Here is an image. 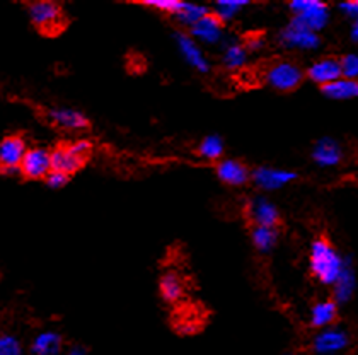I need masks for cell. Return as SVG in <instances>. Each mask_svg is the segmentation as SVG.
<instances>
[{"label": "cell", "instance_id": "obj_1", "mask_svg": "<svg viewBox=\"0 0 358 355\" xmlns=\"http://www.w3.org/2000/svg\"><path fill=\"white\" fill-rule=\"evenodd\" d=\"M310 272L324 286H333L343 268L345 260L326 237H317L310 246Z\"/></svg>", "mask_w": 358, "mask_h": 355}, {"label": "cell", "instance_id": "obj_2", "mask_svg": "<svg viewBox=\"0 0 358 355\" xmlns=\"http://www.w3.org/2000/svg\"><path fill=\"white\" fill-rule=\"evenodd\" d=\"M28 14L33 26L45 36H57L67 26L69 19L60 4L41 0L28 4Z\"/></svg>", "mask_w": 358, "mask_h": 355}, {"label": "cell", "instance_id": "obj_3", "mask_svg": "<svg viewBox=\"0 0 358 355\" xmlns=\"http://www.w3.org/2000/svg\"><path fill=\"white\" fill-rule=\"evenodd\" d=\"M303 81V72L290 60H280L266 69V82L280 92L295 91Z\"/></svg>", "mask_w": 358, "mask_h": 355}, {"label": "cell", "instance_id": "obj_4", "mask_svg": "<svg viewBox=\"0 0 358 355\" xmlns=\"http://www.w3.org/2000/svg\"><path fill=\"white\" fill-rule=\"evenodd\" d=\"M28 146L24 137L10 134L0 140V174L3 176H15L19 173V164L24 158Z\"/></svg>", "mask_w": 358, "mask_h": 355}, {"label": "cell", "instance_id": "obj_5", "mask_svg": "<svg viewBox=\"0 0 358 355\" xmlns=\"http://www.w3.org/2000/svg\"><path fill=\"white\" fill-rule=\"evenodd\" d=\"M289 7L294 18L301 19L303 25L309 27L310 31H314V33L324 29L329 21L328 6L317 2V0H295Z\"/></svg>", "mask_w": 358, "mask_h": 355}, {"label": "cell", "instance_id": "obj_6", "mask_svg": "<svg viewBox=\"0 0 358 355\" xmlns=\"http://www.w3.org/2000/svg\"><path fill=\"white\" fill-rule=\"evenodd\" d=\"M280 43L287 48L316 50L321 45V38L317 33H314L303 25L301 19L292 18L285 29L280 33Z\"/></svg>", "mask_w": 358, "mask_h": 355}, {"label": "cell", "instance_id": "obj_7", "mask_svg": "<svg viewBox=\"0 0 358 355\" xmlns=\"http://www.w3.org/2000/svg\"><path fill=\"white\" fill-rule=\"evenodd\" d=\"M52 171L50 166V151L45 147H31L26 151L24 158L19 164V173L22 178L36 181V179H45L46 174Z\"/></svg>", "mask_w": 358, "mask_h": 355}, {"label": "cell", "instance_id": "obj_8", "mask_svg": "<svg viewBox=\"0 0 358 355\" xmlns=\"http://www.w3.org/2000/svg\"><path fill=\"white\" fill-rule=\"evenodd\" d=\"M248 217L255 225L276 228L280 224V212L268 198L255 197L248 202Z\"/></svg>", "mask_w": 358, "mask_h": 355}, {"label": "cell", "instance_id": "obj_9", "mask_svg": "<svg viewBox=\"0 0 358 355\" xmlns=\"http://www.w3.org/2000/svg\"><path fill=\"white\" fill-rule=\"evenodd\" d=\"M297 173L289 169H273V167H258L251 173V179L262 190H278L297 179Z\"/></svg>", "mask_w": 358, "mask_h": 355}, {"label": "cell", "instance_id": "obj_10", "mask_svg": "<svg viewBox=\"0 0 358 355\" xmlns=\"http://www.w3.org/2000/svg\"><path fill=\"white\" fill-rule=\"evenodd\" d=\"M307 77L319 85H326V84H331V82L338 81L341 77L340 58L336 57L319 58V60L314 62V64L307 69Z\"/></svg>", "mask_w": 358, "mask_h": 355}, {"label": "cell", "instance_id": "obj_11", "mask_svg": "<svg viewBox=\"0 0 358 355\" xmlns=\"http://www.w3.org/2000/svg\"><path fill=\"white\" fill-rule=\"evenodd\" d=\"M217 178L229 186H243L251 179V171L237 159H224L217 164Z\"/></svg>", "mask_w": 358, "mask_h": 355}, {"label": "cell", "instance_id": "obj_12", "mask_svg": "<svg viewBox=\"0 0 358 355\" xmlns=\"http://www.w3.org/2000/svg\"><path fill=\"white\" fill-rule=\"evenodd\" d=\"M189 36L193 40L203 41V43H217L220 41L222 34H224V22L217 18L215 14L210 11V13L201 18L196 25L189 27Z\"/></svg>", "mask_w": 358, "mask_h": 355}, {"label": "cell", "instance_id": "obj_13", "mask_svg": "<svg viewBox=\"0 0 358 355\" xmlns=\"http://www.w3.org/2000/svg\"><path fill=\"white\" fill-rule=\"evenodd\" d=\"M85 162H87L85 159L77 158V155H73L69 151L67 144L50 151V166H52V171H58V173H64L67 176H72L77 171L83 169Z\"/></svg>", "mask_w": 358, "mask_h": 355}, {"label": "cell", "instance_id": "obj_14", "mask_svg": "<svg viewBox=\"0 0 358 355\" xmlns=\"http://www.w3.org/2000/svg\"><path fill=\"white\" fill-rule=\"evenodd\" d=\"M50 120L53 125L64 128V130L70 132H79L89 128V120L84 113L77 111L72 108H53L48 111Z\"/></svg>", "mask_w": 358, "mask_h": 355}, {"label": "cell", "instance_id": "obj_15", "mask_svg": "<svg viewBox=\"0 0 358 355\" xmlns=\"http://www.w3.org/2000/svg\"><path fill=\"white\" fill-rule=\"evenodd\" d=\"M350 343L348 333L338 328H326L324 331L314 338V352L317 354H334L343 350Z\"/></svg>", "mask_w": 358, "mask_h": 355}, {"label": "cell", "instance_id": "obj_16", "mask_svg": "<svg viewBox=\"0 0 358 355\" xmlns=\"http://www.w3.org/2000/svg\"><path fill=\"white\" fill-rule=\"evenodd\" d=\"M176 41H178L179 50H181L182 57H185V60L188 62L193 69H196L198 72H208L210 70L208 60L205 58V55L201 53V50L198 48V45L194 43V40L189 36V34H185L179 31V33H176Z\"/></svg>", "mask_w": 358, "mask_h": 355}, {"label": "cell", "instance_id": "obj_17", "mask_svg": "<svg viewBox=\"0 0 358 355\" xmlns=\"http://www.w3.org/2000/svg\"><path fill=\"white\" fill-rule=\"evenodd\" d=\"M313 159L322 167L338 166L343 159V151H341L340 144L336 140L324 137V139L317 140V144L314 146Z\"/></svg>", "mask_w": 358, "mask_h": 355}, {"label": "cell", "instance_id": "obj_18", "mask_svg": "<svg viewBox=\"0 0 358 355\" xmlns=\"http://www.w3.org/2000/svg\"><path fill=\"white\" fill-rule=\"evenodd\" d=\"M355 272H353L350 260H345L343 268H341L340 275H338L336 282L333 284V294H334V302L336 304H346L352 299L353 292H355Z\"/></svg>", "mask_w": 358, "mask_h": 355}, {"label": "cell", "instance_id": "obj_19", "mask_svg": "<svg viewBox=\"0 0 358 355\" xmlns=\"http://www.w3.org/2000/svg\"><path fill=\"white\" fill-rule=\"evenodd\" d=\"M64 349V337L57 331H43L31 343V355H58Z\"/></svg>", "mask_w": 358, "mask_h": 355}, {"label": "cell", "instance_id": "obj_20", "mask_svg": "<svg viewBox=\"0 0 358 355\" xmlns=\"http://www.w3.org/2000/svg\"><path fill=\"white\" fill-rule=\"evenodd\" d=\"M321 91L322 95L328 97V99H334V101L353 99V97H357L358 95V82L340 77V79L331 82V84L321 85Z\"/></svg>", "mask_w": 358, "mask_h": 355}, {"label": "cell", "instance_id": "obj_21", "mask_svg": "<svg viewBox=\"0 0 358 355\" xmlns=\"http://www.w3.org/2000/svg\"><path fill=\"white\" fill-rule=\"evenodd\" d=\"M159 291L167 304H176L185 294V284L178 272H166L159 280Z\"/></svg>", "mask_w": 358, "mask_h": 355}, {"label": "cell", "instance_id": "obj_22", "mask_svg": "<svg viewBox=\"0 0 358 355\" xmlns=\"http://www.w3.org/2000/svg\"><path fill=\"white\" fill-rule=\"evenodd\" d=\"M338 318V304L333 299L322 300L313 307L310 313V325L314 328H328L336 321Z\"/></svg>", "mask_w": 358, "mask_h": 355}, {"label": "cell", "instance_id": "obj_23", "mask_svg": "<svg viewBox=\"0 0 358 355\" xmlns=\"http://www.w3.org/2000/svg\"><path fill=\"white\" fill-rule=\"evenodd\" d=\"M278 229L276 228H263V225H252L251 228V239L255 248L259 253H270L278 241Z\"/></svg>", "mask_w": 358, "mask_h": 355}, {"label": "cell", "instance_id": "obj_24", "mask_svg": "<svg viewBox=\"0 0 358 355\" xmlns=\"http://www.w3.org/2000/svg\"><path fill=\"white\" fill-rule=\"evenodd\" d=\"M210 13L208 7L205 6H196V4H186L182 2L181 7H179V11L176 14H174V18L178 19L181 25L192 27L193 25H196L198 21H200L201 18H205Z\"/></svg>", "mask_w": 358, "mask_h": 355}, {"label": "cell", "instance_id": "obj_25", "mask_svg": "<svg viewBox=\"0 0 358 355\" xmlns=\"http://www.w3.org/2000/svg\"><path fill=\"white\" fill-rule=\"evenodd\" d=\"M224 140L219 135H208L198 146V154L201 158L208 159V161H217V159H220L224 155Z\"/></svg>", "mask_w": 358, "mask_h": 355}, {"label": "cell", "instance_id": "obj_26", "mask_svg": "<svg viewBox=\"0 0 358 355\" xmlns=\"http://www.w3.org/2000/svg\"><path fill=\"white\" fill-rule=\"evenodd\" d=\"M248 60V52L241 43H229L224 52V64L227 69H241Z\"/></svg>", "mask_w": 358, "mask_h": 355}, {"label": "cell", "instance_id": "obj_27", "mask_svg": "<svg viewBox=\"0 0 358 355\" xmlns=\"http://www.w3.org/2000/svg\"><path fill=\"white\" fill-rule=\"evenodd\" d=\"M248 6V2H239V0H229V2H217L213 6L212 13L220 19L222 22H227L231 19H234L237 14H239L241 9Z\"/></svg>", "mask_w": 358, "mask_h": 355}, {"label": "cell", "instance_id": "obj_28", "mask_svg": "<svg viewBox=\"0 0 358 355\" xmlns=\"http://www.w3.org/2000/svg\"><path fill=\"white\" fill-rule=\"evenodd\" d=\"M340 67H341V77H343V79L357 81L358 57L355 53H348L345 55L343 58H340Z\"/></svg>", "mask_w": 358, "mask_h": 355}, {"label": "cell", "instance_id": "obj_29", "mask_svg": "<svg viewBox=\"0 0 358 355\" xmlns=\"http://www.w3.org/2000/svg\"><path fill=\"white\" fill-rule=\"evenodd\" d=\"M0 355H24L21 342L14 335L2 333L0 335Z\"/></svg>", "mask_w": 358, "mask_h": 355}, {"label": "cell", "instance_id": "obj_30", "mask_svg": "<svg viewBox=\"0 0 358 355\" xmlns=\"http://www.w3.org/2000/svg\"><path fill=\"white\" fill-rule=\"evenodd\" d=\"M182 2H176V0H152V2H143V7H150V9L159 11V13H164V14H171L174 15L179 11Z\"/></svg>", "mask_w": 358, "mask_h": 355}, {"label": "cell", "instance_id": "obj_31", "mask_svg": "<svg viewBox=\"0 0 358 355\" xmlns=\"http://www.w3.org/2000/svg\"><path fill=\"white\" fill-rule=\"evenodd\" d=\"M67 147L73 155H77V158H80V159H85V161H87L89 155H91V152H92V144H91V140H87V139L76 140V142L67 144Z\"/></svg>", "mask_w": 358, "mask_h": 355}, {"label": "cell", "instance_id": "obj_32", "mask_svg": "<svg viewBox=\"0 0 358 355\" xmlns=\"http://www.w3.org/2000/svg\"><path fill=\"white\" fill-rule=\"evenodd\" d=\"M45 181L50 188L60 190L70 181V176H67V174H64V173H58V171H50V173L46 174Z\"/></svg>", "mask_w": 358, "mask_h": 355}, {"label": "cell", "instance_id": "obj_33", "mask_svg": "<svg viewBox=\"0 0 358 355\" xmlns=\"http://www.w3.org/2000/svg\"><path fill=\"white\" fill-rule=\"evenodd\" d=\"M340 9H341V13L348 15V18L355 19L358 14V2L357 0H348V2L340 4Z\"/></svg>", "mask_w": 358, "mask_h": 355}, {"label": "cell", "instance_id": "obj_34", "mask_svg": "<svg viewBox=\"0 0 358 355\" xmlns=\"http://www.w3.org/2000/svg\"><path fill=\"white\" fill-rule=\"evenodd\" d=\"M67 355H87V352H85L84 347H73V349H70Z\"/></svg>", "mask_w": 358, "mask_h": 355}, {"label": "cell", "instance_id": "obj_35", "mask_svg": "<svg viewBox=\"0 0 358 355\" xmlns=\"http://www.w3.org/2000/svg\"><path fill=\"white\" fill-rule=\"evenodd\" d=\"M352 40L357 43V40H358V25L355 22V25H353V29H352Z\"/></svg>", "mask_w": 358, "mask_h": 355}]
</instances>
